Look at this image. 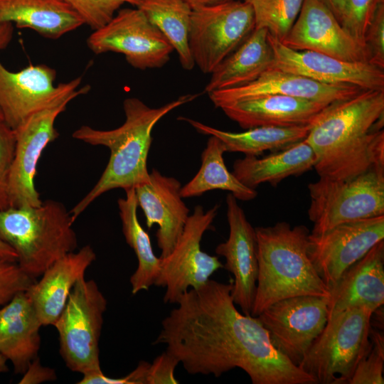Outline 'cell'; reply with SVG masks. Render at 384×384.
Masks as SVG:
<instances>
[{
    "instance_id": "6da1fadb",
    "label": "cell",
    "mask_w": 384,
    "mask_h": 384,
    "mask_svg": "<svg viewBox=\"0 0 384 384\" xmlns=\"http://www.w3.org/2000/svg\"><path fill=\"white\" fill-rule=\"evenodd\" d=\"M233 282L209 279L178 299L154 344L164 343L189 374L220 377L239 368L252 384H315L272 344L256 316L240 313Z\"/></svg>"
},
{
    "instance_id": "7a4b0ae2",
    "label": "cell",
    "mask_w": 384,
    "mask_h": 384,
    "mask_svg": "<svg viewBox=\"0 0 384 384\" xmlns=\"http://www.w3.org/2000/svg\"><path fill=\"white\" fill-rule=\"evenodd\" d=\"M383 124L384 90H363L324 107L305 139L319 177L347 179L384 169Z\"/></svg>"
},
{
    "instance_id": "3957f363",
    "label": "cell",
    "mask_w": 384,
    "mask_h": 384,
    "mask_svg": "<svg viewBox=\"0 0 384 384\" xmlns=\"http://www.w3.org/2000/svg\"><path fill=\"white\" fill-rule=\"evenodd\" d=\"M198 94L183 95L159 107H150L137 97L123 102L124 122L115 129L102 130L82 125L72 137L110 151L108 163L92 188L70 210L74 223L98 197L115 188H134L149 180L147 158L156 124L174 109L188 103Z\"/></svg>"
},
{
    "instance_id": "277c9868",
    "label": "cell",
    "mask_w": 384,
    "mask_h": 384,
    "mask_svg": "<svg viewBox=\"0 0 384 384\" xmlns=\"http://www.w3.org/2000/svg\"><path fill=\"white\" fill-rule=\"evenodd\" d=\"M258 277L251 316L279 300L302 295L328 297L329 288L308 253L309 230L287 222L255 228Z\"/></svg>"
},
{
    "instance_id": "5b68a950",
    "label": "cell",
    "mask_w": 384,
    "mask_h": 384,
    "mask_svg": "<svg viewBox=\"0 0 384 384\" xmlns=\"http://www.w3.org/2000/svg\"><path fill=\"white\" fill-rule=\"evenodd\" d=\"M70 211L49 199L38 206L0 210V238L17 255L21 269L34 279L78 247Z\"/></svg>"
},
{
    "instance_id": "8992f818",
    "label": "cell",
    "mask_w": 384,
    "mask_h": 384,
    "mask_svg": "<svg viewBox=\"0 0 384 384\" xmlns=\"http://www.w3.org/2000/svg\"><path fill=\"white\" fill-rule=\"evenodd\" d=\"M373 314L356 307L329 317L299 367L316 383H348L370 347Z\"/></svg>"
},
{
    "instance_id": "52a82bcc",
    "label": "cell",
    "mask_w": 384,
    "mask_h": 384,
    "mask_svg": "<svg viewBox=\"0 0 384 384\" xmlns=\"http://www.w3.org/2000/svg\"><path fill=\"white\" fill-rule=\"evenodd\" d=\"M311 234L340 224L384 215V169L374 168L347 179L319 177L308 185Z\"/></svg>"
},
{
    "instance_id": "ba28073f",
    "label": "cell",
    "mask_w": 384,
    "mask_h": 384,
    "mask_svg": "<svg viewBox=\"0 0 384 384\" xmlns=\"http://www.w3.org/2000/svg\"><path fill=\"white\" fill-rule=\"evenodd\" d=\"M107 302L97 283L81 277L54 323L66 366L82 375L101 371L99 341Z\"/></svg>"
},
{
    "instance_id": "9c48e42d",
    "label": "cell",
    "mask_w": 384,
    "mask_h": 384,
    "mask_svg": "<svg viewBox=\"0 0 384 384\" xmlns=\"http://www.w3.org/2000/svg\"><path fill=\"white\" fill-rule=\"evenodd\" d=\"M255 17L245 0H229L193 9L189 48L203 73H211L255 29Z\"/></svg>"
},
{
    "instance_id": "30bf717a",
    "label": "cell",
    "mask_w": 384,
    "mask_h": 384,
    "mask_svg": "<svg viewBox=\"0 0 384 384\" xmlns=\"http://www.w3.org/2000/svg\"><path fill=\"white\" fill-rule=\"evenodd\" d=\"M218 210V205L206 211L196 206L171 252L159 257L161 268L154 285L166 287L164 303L176 304L184 292L204 284L215 272L223 268L218 257L201 249L202 237L211 228Z\"/></svg>"
},
{
    "instance_id": "8fae6325",
    "label": "cell",
    "mask_w": 384,
    "mask_h": 384,
    "mask_svg": "<svg viewBox=\"0 0 384 384\" xmlns=\"http://www.w3.org/2000/svg\"><path fill=\"white\" fill-rule=\"evenodd\" d=\"M87 44L97 55L123 54L131 66L142 70L164 66L174 50L137 7L120 9L109 22L88 36Z\"/></svg>"
},
{
    "instance_id": "7c38bea8",
    "label": "cell",
    "mask_w": 384,
    "mask_h": 384,
    "mask_svg": "<svg viewBox=\"0 0 384 384\" xmlns=\"http://www.w3.org/2000/svg\"><path fill=\"white\" fill-rule=\"evenodd\" d=\"M56 71L45 64L29 65L18 71L6 69L0 61V117L16 130L31 114L75 95L89 92L80 89L82 77L54 85Z\"/></svg>"
},
{
    "instance_id": "4fadbf2b",
    "label": "cell",
    "mask_w": 384,
    "mask_h": 384,
    "mask_svg": "<svg viewBox=\"0 0 384 384\" xmlns=\"http://www.w3.org/2000/svg\"><path fill=\"white\" fill-rule=\"evenodd\" d=\"M327 304V297H292L274 302L256 317L274 347L299 366L326 324Z\"/></svg>"
},
{
    "instance_id": "5bb4252c",
    "label": "cell",
    "mask_w": 384,
    "mask_h": 384,
    "mask_svg": "<svg viewBox=\"0 0 384 384\" xmlns=\"http://www.w3.org/2000/svg\"><path fill=\"white\" fill-rule=\"evenodd\" d=\"M80 94L31 114L16 130V146L7 186L9 207L38 206L43 201L36 188L34 178L38 160L47 145L59 133L55 127L58 115Z\"/></svg>"
},
{
    "instance_id": "9a60e30c",
    "label": "cell",
    "mask_w": 384,
    "mask_h": 384,
    "mask_svg": "<svg viewBox=\"0 0 384 384\" xmlns=\"http://www.w3.org/2000/svg\"><path fill=\"white\" fill-rule=\"evenodd\" d=\"M384 240V215L340 224L309 235L308 253L329 289L343 272Z\"/></svg>"
},
{
    "instance_id": "2e32d148",
    "label": "cell",
    "mask_w": 384,
    "mask_h": 384,
    "mask_svg": "<svg viewBox=\"0 0 384 384\" xmlns=\"http://www.w3.org/2000/svg\"><path fill=\"white\" fill-rule=\"evenodd\" d=\"M281 42L295 50L314 51L351 62L369 60L366 45L349 33L319 0L304 1L296 21Z\"/></svg>"
},
{
    "instance_id": "e0dca14e",
    "label": "cell",
    "mask_w": 384,
    "mask_h": 384,
    "mask_svg": "<svg viewBox=\"0 0 384 384\" xmlns=\"http://www.w3.org/2000/svg\"><path fill=\"white\" fill-rule=\"evenodd\" d=\"M268 38L274 55L272 68L324 84L384 90V70L368 62H351L314 51L295 50L270 33Z\"/></svg>"
},
{
    "instance_id": "ac0fdd59",
    "label": "cell",
    "mask_w": 384,
    "mask_h": 384,
    "mask_svg": "<svg viewBox=\"0 0 384 384\" xmlns=\"http://www.w3.org/2000/svg\"><path fill=\"white\" fill-rule=\"evenodd\" d=\"M226 206L229 236L216 247L215 253L225 258L223 268L233 275V302L243 314L251 315L258 277L255 230L230 193L226 196Z\"/></svg>"
},
{
    "instance_id": "d6986e66",
    "label": "cell",
    "mask_w": 384,
    "mask_h": 384,
    "mask_svg": "<svg viewBox=\"0 0 384 384\" xmlns=\"http://www.w3.org/2000/svg\"><path fill=\"white\" fill-rule=\"evenodd\" d=\"M363 89L351 85H329L303 75L271 68L257 80L242 86L208 93L215 107L263 95H280L328 105L356 95Z\"/></svg>"
},
{
    "instance_id": "ffe728a7",
    "label": "cell",
    "mask_w": 384,
    "mask_h": 384,
    "mask_svg": "<svg viewBox=\"0 0 384 384\" xmlns=\"http://www.w3.org/2000/svg\"><path fill=\"white\" fill-rule=\"evenodd\" d=\"M181 189L176 178L162 175L154 169L147 182L134 188L137 205L144 213L148 228L154 224L159 226L156 237L161 258L171 252L190 215Z\"/></svg>"
},
{
    "instance_id": "44dd1931",
    "label": "cell",
    "mask_w": 384,
    "mask_h": 384,
    "mask_svg": "<svg viewBox=\"0 0 384 384\" xmlns=\"http://www.w3.org/2000/svg\"><path fill=\"white\" fill-rule=\"evenodd\" d=\"M328 318L356 308L373 312L384 303V240L346 269L329 289Z\"/></svg>"
},
{
    "instance_id": "7402d4cb",
    "label": "cell",
    "mask_w": 384,
    "mask_h": 384,
    "mask_svg": "<svg viewBox=\"0 0 384 384\" xmlns=\"http://www.w3.org/2000/svg\"><path fill=\"white\" fill-rule=\"evenodd\" d=\"M90 245L68 253L55 261L26 291L42 326L53 325L63 311L76 282L95 260Z\"/></svg>"
},
{
    "instance_id": "603a6c76",
    "label": "cell",
    "mask_w": 384,
    "mask_h": 384,
    "mask_svg": "<svg viewBox=\"0 0 384 384\" xmlns=\"http://www.w3.org/2000/svg\"><path fill=\"white\" fill-rule=\"evenodd\" d=\"M326 106L293 97L268 95L238 100L220 109L242 128L248 129L309 125Z\"/></svg>"
},
{
    "instance_id": "cb8c5ba5",
    "label": "cell",
    "mask_w": 384,
    "mask_h": 384,
    "mask_svg": "<svg viewBox=\"0 0 384 384\" xmlns=\"http://www.w3.org/2000/svg\"><path fill=\"white\" fill-rule=\"evenodd\" d=\"M42 324L26 292L16 294L0 307V353L16 374H23L38 357Z\"/></svg>"
},
{
    "instance_id": "d4e9b609",
    "label": "cell",
    "mask_w": 384,
    "mask_h": 384,
    "mask_svg": "<svg viewBox=\"0 0 384 384\" xmlns=\"http://www.w3.org/2000/svg\"><path fill=\"white\" fill-rule=\"evenodd\" d=\"M265 28H255L210 73L207 94L247 85L272 67L274 55Z\"/></svg>"
},
{
    "instance_id": "484cf974",
    "label": "cell",
    "mask_w": 384,
    "mask_h": 384,
    "mask_svg": "<svg viewBox=\"0 0 384 384\" xmlns=\"http://www.w3.org/2000/svg\"><path fill=\"white\" fill-rule=\"evenodd\" d=\"M0 21L58 39L81 26V17L64 0H0Z\"/></svg>"
},
{
    "instance_id": "4316f807",
    "label": "cell",
    "mask_w": 384,
    "mask_h": 384,
    "mask_svg": "<svg viewBox=\"0 0 384 384\" xmlns=\"http://www.w3.org/2000/svg\"><path fill=\"white\" fill-rule=\"evenodd\" d=\"M316 161L312 148L303 140L262 158L245 156L237 159L233 174L242 184L255 189L261 183L275 186L287 177L302 175L313 169Z\"/></svg>"
},
{
    "instance_id": "83f0119b",
    "label": "cell",
    "mask_w": 384,
    "mask_h": 384,
    "mask_svg": "<svg viewBox=\"0 0 384 384\" xmlns=\"http://www.w3.org/2000/svg\"><path fill=\"white\" fill-rule=\"evenodd\" d=\"M178 119L188 122L201 134L218 138L226 152H240L245 156H255L265 151L284 150L305 140L310 127V124L289 127H257L242 132H231L188 117H179Z\"/></svg>"
},
{
    "instance_id": "f1b7e54d",
    "label": "cell",
    "mask_w": 384,
    "mask_h": 384,
    "mask_svg": "<svg viewBox=\"0 0 384 384\" xmlns=\"http://www.w3.org/2000/svg\"><path fill=\"white\" fill-rule=\"evenodd\" d=\"M117 204L123 235L138 260L137 268L130 277L132 293L136 294L155 284L161 260L155 255L150 238L138 220L134 188L126 190L125 197L119 198Z\"/></svg>"
},
{
    "instance_id": "f546056e",
    "label": "cell",
    "mask_w": 384,
    "mask_h": 384,
    "mask_svg": "<svg viewBox=\"0 0 384 384\" xmlns=\"http://www.w3.org/2000/svg\"><path fill=\"white\" fill-rule=\"evenodd\" d=\"M225 152L223 143L218 138L210 136L201 154L200 169L190 181L181 186L183 198L199 196L215 189L229 191L237 200L250 201L256 198V189L242 184L228 171L223 159Z\"/></svg>"
},
{
    "instance_id": "4dcf8cb0",
    "label": "cell",
    "mask_w": 384,
    "mask_h": 384,
    "mask_svg": "<svg viewBox=\"0 0 384 384\" xmlns=\"http://www.w3.org/2000/svg\"><path fill=\"white\" fill-rule=\"evenodd\" d=\"M137 7L170 42L181 67L191 70L195 66L189 48L191 7L183 0H139Z\"/></svg>"
},
{
    "instance_id": "1f68e13d",
    "label": "cell",
    "mask_w": 384,
    "mask_h": 384,
    "mask_svg": "<svg viewBox=\"0 0 384 384\" xmlns=\"http://www.w3.org/2000/svg\"><path fill=\"white\" fill-rule=\"evenodd\" d=\"M254 13L255 28H265L282 41L296 21L304 0H245Z\"/></svg>"
},
{
    "instance_id": "d6a6232c",
    "label": "cell",
    "mask_w": 384,
    "mask_h": 384,
    "mask_svg": "<svg viewBox=\"0 0 384 384\" xmlns=\"http://www.w3.org/2000/svg\"><path fill=\"white\" fill-rule=\"evenodd\" d=\"M368 350L357 364L348 384H383L384 337L370 329Z\"/></svg>"
},
{
    "instance_id": "836d02e7",
    "label": "cell",
    "mask_w": 384,
    "mask_h": 384,
    "mask_svg": "<svg viewBox=\"0 0 384 384\" xmlns=\"http://www.w3.org/2000/svg\"><path fill=\"white\" fill-rule=\"evenodd\" d=\"M93 31L109 22L125 4L137 7L139 0H64Z\"/></svg>"
},
{
    "instance_id": "e575fe53",
    "label": "cell",
    "mask_w": 384,
    "mask_h": 384,
    "mask_svg": "<svg viewBox=\"0 0 384 384\" xmlns=\"http://www.w3.org/2000/svg\"><path fill=\"white\" fill-rule=\"evenodd\" d=\"M383 3L384 0H346L342 26L364 43L367 28L376 9Z\"/></svg>"
},
{
    "instance_id": "d590c367",
    "label": "cell",
    "mask_w": 384,
    "mask_h": 384,
    "mask_svg": "<svg viewBox=\"0 0 384 384\" xmlns=\"http://www.w3.org/2000/svg\"><path fill=\"white\" fill-rule=\"evenodd\" d=\"M36 281L21 269L17 262L0 257V307L16 294L27 291Z\"/></svg>"
},
{
    "instance_id": "8d00e7d4",
    "label": "cell",
    "mask_w": 384,
    "mask_h": 384,
    "mask_svg": "<svg viewBox=\"0 0 384 384\" xmlns=\"http://www.w3.org/2000/svg\"><path fill=\"white\" fill-rule=\"evenodd\" d=\"M16 134L0 117V210L9 207L7 186L14 157Z\"/></svg>"
},
{
    "instance_id": "74e56055",
    "label": "cell",
    "mask_w": 384,
    "mask_h": 384,
    "mask_svg": "<svg viewBox=\"0 0 384 384\" xmlns=\"http://www.w3.org/2000/svg\"><path fill=\"white\" fill-rule=\"evenodd\" d=\"M368 62L384 70V3L376 9L364 37Z\"/></svg>"
},
{
    "instance_id": "f35d334b",
    "label": "cell",
    "mask_w": 384,
    "mask_h": 384,
    "mask_svg": "<svg viewBox=\"0 0 384 384\" xmlns=\"http://www.w3.org/2000/svg\"><path fill=\"white\" fill-rule=\"evenodd\" d=\"M178 361L166 351L149 363L146 384H177L174 371Z\"/></svg>"
},
{
    "instance_id": "ab89813d",
    "label": "cell",
    "mask_w": 384,
    "mask_h": 384,
    "mask_svg": "<svg viewBox=\"0 0 384 384\" xmlns=\"http://www.w3.org/2000/svg\"><path fill=\"white\" fill-rule=\"evenodd\" d=\"M57 378L55 369L43 366L38 357L33 359L20 380V384H38L47 381H53Z\"/></svg>"
},
{
    "instance_id": "60d3db41",
    "label": "cell",
    "mask_w": 384,
    "mask_h": 384,
    "mask_svg": "<svg viewBox=\"0 0 384 384\" xmlns=\"http://www.w3.org/2000/svg\"><path fill=\"white\" fill-rule=\"evenodd\" d=\"M321 1L336 16L341 23L344 16L346 0H319Z\"/></svg>"
},
{
    "instance_id": "b9f144b4",
    "label": "cell",
    "mask_w": 384,
    "mask_h": 384,
    "mask_svg": "<svg viewBox=\"0 0 384 384\" xmlns=\"http://www.w3.org/2000/svg\"><path fill=\"white\" fill-rule=\"evenodd\" d=\"M13 34V23L0 21V50L5 49L9 45Z\"/></svg>"
},
{
    "instance_id": "7bdbcfd3",
    "label": "cell",
    "mask_w": 384,
    "mask_h": 384,
    "mask_svg": "<svg viewBox=\"0 0 384 384\" xmlns=\"http://www.w3.org/2000/svg\"><path fill=\"white\" fill-rule=\"evenodd\" d=\"M0 257L17 261V255L13 248L0 238Z\"/></svg>"
},
{
    "instance_id": "ee69618b",
    "label": "cell",
    "mask_w": 384,
    "mask_h": 384,
    "mask_svg": "<svg viewBox=\"0 0 384 384\" xmlns=\"http://www.w3.org/2000/svg\"><path fill=\"white\" fill-rule=\"evenodd\" d=\"M192 9L229 0H183Z\"/></svg>"
},
{
    "instance_id": "f6af8a7d",
    "label": "cell",
    "mask_w": 384,
    "mask_h": 384,
    "mask_svg": "<svg viewBox=\"0 0 384 384\" xmlns=\"http://www.w3.org/2000/svg\"><path fill=\"white\" fill-rule=\"evenodd\" d=\"M7 361L8 360L6 359V358L0 353V373H5L9 370L6 365Z\"/></svg>"
},
{
    "instance_id": "bcb514c9",
    "label": "cell",
    "mask_w": 384,
    "mask_h": 384,
    "mask_svg": "<svg viewBox=\"0 0 384 384\" xmlns=\"http://www.w3.org/2000/svg\"></svg>"
}]
</instances>
